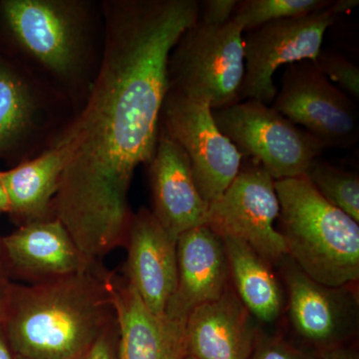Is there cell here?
Here are the masks:
<instances>
[{"label": "cell", "instance_id": "23", "mask_svg": "<svg viewBox=\"0 0 359 359\" xmlns=\"http://www.w3.org/2000/svg\"><path fill=\"white\" fill-rule=\"evenodd\" d=\"M314 65L353 100L359 99V67L339 52L321 49Z\"/></svg>", "mask_w": 359, "mask_h": 359}, {"label": "cell", "instance_id": "28", "mask_svg": "<svg viewBox=\"0 0 359 359\" xmlns=\"http://www.w3.org/2000/svg\"><path fill=\"white\" fill-rule=\"evenodd\" d=\"M11 283V280L7 278L4 269H0V325H1L2 318H4V309H6L7 295H8Z\"/></svg>", "mask_w": 359, "mask_h": 359}, {"label": "cell", "instance_id": "4", "mask_svg": "<svg viewBox=\"0 0 359 359\" xmlns=\"http://www.w3.org/2000/svg\"><path fill=\"white\" fill-rule=\"evenodd\" d=\"M278 231L287 254L309 278L332 287L359 278L358 222L328 203L306 176L276 180Z\"/></svg>", "mask_w": 359, "mask_h": 359}, {"label": "cell", "instance_id": "29", "mask_svg": "<svg viewBox=\"0 0 359 359\" xmlns=\"http://www.w3.org/2000/svg\"><path fill=\"white\" fill-rule=\"evenodd\" d=\"M358 0H337V1H332V9L339 16V14L346 13L347 11H351L354 7L358 6Z\"/></svg>", "mask_w": 359, "mask_h": 359}, {"label": "cell", "instance_id": "9", "mask_svg": "<svg viewBox=\"0 0 359 359\" xmlns=\"http://www.w3.org/2000/svg\"><path fill=\"white\" fill-rule=\"evenodd\" d=\"M248 159L223 196L210 205L205 224L219 237L241 241L269 264L278 266L289 254L276 226L280 203L275 180L256 161Z\"/></svg>", "mask_w": 359, "mask_h": 359}, {"label": "cell", "instance_id": "18", "mask_svg": "<svg viewBox=\"0 0 359 359\" xmlns=\"http://www.w3.org/2000/svg\"><path fill=\"white\" fill-rule=\"evenodd\" d=\"M68 151L55 144L42 154L1 171L8 216L18 226L53 219L52 202L67 162Z\"/></svg>", "mask_w": 359, "mask_h": 359}, {"label": "cell", "instance_id": "14", "mask_svg": "<svg viewBox=\"0 0 359 359\" xmlns=\"http://www.w3.org/2000/svg\"><path fill=\"white\" fill-rule=\"evenodd\" d=\"M2 269L11 278L33 285L83 271L89 261L56 219L18 226L0 238Z\"/></svg>", "mask_w": 359, "mask_h": 359}, {"label": "cell", "instance_id": "3", "mask_svg": "<svg viewBox=\"0 0 359 359\" xmlns=\"http://www.w3.org/2000/svg\"><path fill=\"white\" fill-rule=\"evenodd\" d=\"M112 273L96 261L47 282H11L1 327L13 353L30 359L88 353L117 321Z\"/></svg>", "mask_w": 359, "mask_h": 359}, {"label": "cell", "instance_id": "7", "mask_svg": "<svg viewBox=\"0 0 359 359\" xmlns=\"http://www.w3.org/2000/svg\"><path fill=\"white\" fill-rule=\"evenodd\" d=\"M212 113L222 133L243 157L256 161L275 181L304 176L325 149L306 130L255 99Z\"/></svg>", "mask_w": 359, "mask_h": 359}, {"label": "cell", "instance_id": "34", "mask_svg": "<svg viewBox=\"0 0 359 359\" xmlns=\"http://www.w3.org/2000/svg\"><path fill=\"white\" fill-rule=\"evenodd\" d=\"M183 359H197V358H192V356H185V358H184Z\"/></svg>", "mask_w": 359, "mask_h": 359}, {"label": "cell", "instance_id": "26", "mask_svg": "<svg viewBox=\"0 0 359 359\" xmlns=\"http://www.w3.org/2000/svg\"><path fill=\"white\" fill-rule=\"evenodd\" d=\"M119 339L118 321L111 325L89 349L87 359H118L117 348Z\"/></svg>", "mask_w": 359, "mask_h": 359}, {"label": "cell", "instance_id": "25", "mask_svg": "<svg viewBox=\"0 0 359 359\" xmlns=\"http://www.w3.org/2000/svg\"><path fill=\"white\" fill-rule=\"evenodd\" d=\"M238 0H205L200 2L198 20L211 26H223L233 20Z\"/></svg>", "mask_w": 359, "mask_h": 359}, {"label": "cell", "instance_id": "6", "mask_svg": "<svg viewBox=\"0 0 359 359\" xmlns=\"http://www.w3.org/2000/svg\"><path fill=\"white\" fill-rule=\"evenodd\" d=\"M74 115L55 90L0 52V159L18 165L42 154Z\"/></svg>", "mask_w": 359, "mask_h": 359}, {"label": "cell", "instance_id": "10", "mask_svg": "<svg viewBox=\"0 0 359 359\" xmlns=\"http://www.w3.org/2000/svg\"><path fill=\"white\" fill-rule=\"evenodd\" d=\"M271 107L325 148L348 149L358 141V111L353 99L332 84L313 61L285 67Z\"/></svg>", "mask_w": 359, "mask_h": 359}, {"label": "cell", "instance_id": "15", "mask_svg": "<svg viewBox=\"0 0 359 359\" xmlns=\"http://www.w3.org/2000/svg\"><path fill=\"white\" fill-rule=\"evenodd\" d=\"M125 276L150 313L164 323L168 304L177 285V241L150 210L133 214L127 237Z\"/></svg>", "mask_w": 359, "mask_h": 359}, {"label": "cell", "instance_id": "13", "mask_svg": "<svg viewBox=\"0 0 359 359\" xmlns=\"http://www.w3.org/2000/svg\"><path fill=\"white\" fill-rule=\"evenodd\" d=\"M295 334L321 351L344 346L356 334L358 301L351 285L332 287L309 278L289 256L278 264Z\"/></svg>", "mask_w": 359, "mask_h": 359}, {"label": "cell", "instance_id": "5", "mask_svg": "<svg viewBox=\"0 0 359 359\" xmlns=\"http://www.w3.org/2000/svg\"><path fill=\"white\" fill-rule=\"evenodd\" d=\"M244 32L197 20L180 37L168 61L167 91L221 109L242 101Z\"/></svg>", "mask_w": 359, "mask_h": 359}, {"label": "cell", "instance_id": "24", "mask_svg": "<svg viewBox=\"0 0 359 359\" xmlns=\"http://www.w3.org/2000/svg\"><path fill=\"white\" fill-rule=\"evenodd\" d=\"M248 359H318L287 340L257 334L254 349Z\"/></svg>", "mask_w": 359, "mask_h": 359}, {"label": "cell", "instance_id": "11", "mask_svg": "<svg viewBox=\"0 0 359 359\" xmlns=\"http://www.w3.org/2000/svg\"><path fill=\"white\" fill-rule=\"evenodd\" d=\"M337 18L330 6L309 15L273 21L245 32L242 101L255 99L271 105L278 94L273 81L276 70L302 61L314 62L323 49L325 32Z\"/></svg>", "mask_w": 359, "mask_h": 359}, {"label": "cell", "instance_id": "33", "mask_svg": "<svg viewBox=\"0 0 359 359\" xmlns=\"http://www.w3.org/2000/svg\"><path fill=\"white\" fill-rule=\"evenodd\" d=\"M0 269H2L1 264V243H0Z\"/></svg>", "mask_w": 359, "mask_h": 359}, {"label": "cell", "instance_id": "21", "mask_svg": "<svg viewBox=\"0 0 359 359\" xmlns=\"http://www.w3.org/2000/svg\"><path fill=\"white\" fill-rule=\"evenodd\" d=\"M304 176L328 203L359 222L358 174L318 157L311 163Z\"/></svg>", "mask_w": 359, "mask_h": 359}, {"label": "cell", "instance_id": "12", "mask_svg": "<svg viewBox=\"0 0 359 359\" xmlns=\"http://www.w3.org/2000/svg\"><path fill=\"white\" fill-rule=\"evenodd\" d=\"M177 285L162 325L164 351L184 358L183 334L196 309L219 299L231 285L223 238L207 224L177 240Z\"/></svg>", "mask_w": 359, "mask_h": 359}, {"label": "cell", "instance_id": "1", "mask_svg": "<svg viewBox=\"0 0 359 359\" xmlns=\"http://www.w3.org/2000/svg\"><path fill=\"white\" fill-rule=\"evenodd\" d=\"M101 6L102 58L86 100L55 142L68 158L52 202L53 219L89 261L126 245L130 187L157 147L170 54L200 11L197 0Z\"/></svg>", "mask_w": 359, "mask_h": 359}, {"label": "cell", "instance_id": "16", "mask_svg": "<svg viewBox=\"0 0 359 359\" xmlns=\"http://www.w3.org/2000/svg\"><path fill=\"white\" fill-rule=\"evenodd\" d=\"M152 214L175 240L205 224L210 205L196 185L190 161L178 144L160 133L149 162Z\"/></svg>", "mask_w": 359, "mask_h": 359}, {"label": "cell", "instance_id": "30", "mask_svg": "<svg viewBox=\"0 0 359 359\" xmlns=\"http://www.w3.org/2000/svg\"><path fill=\"white\" fill-rule=\"evenodd\" d=\"M0 359H15L14 353L7 342L1 325H0Z\"/></svg>", "mask_w": 359, "mask_h": 359}, {"label": "cell", "instance_id": "35", "mask_svg": "<svg viewBox=\"0 0 359 359\" xmlns=\"http://www.w3.org/2000/svg\"><path fill=\"white\" fill-rule=\"evenodd\" d=\"M162 359H177V358H170V356H164V358H163Z\"/></svg>", "mask_w": 359, "mask_h": 359}, {"label": "cell", "instance_id": "2", "mask_svg": "<svg viewBox=\"0 0 359 359\" xmlns=\"http://www.w3.org/2000/svg\"><path fill=\"white\" fill-rule=\"evenodd\" d=\"M104 18L94 0H0V52L82 107L102 58Z\"/></svg>", "mask_w": 359, "mask_h": 359}, {"label": "cell", "instance_id": "17", "mask_svg": "<svg viewBox=\"0 0 359 359\" xmlns=\"http://www.w3.org/2000/svg\"><path fill=\"white\" fill-rule=\"evenodd\" d=\"M257 334L231 285L224 294L193 311L183 334V353L197 359H248Z\"/></svg>", "mask_w": 359, "mask_h": 359}, {"label": "cell", "instance_id": "20", "mask_svg": "<svg viewBox=\"0 0 359 359\" xmlns=\"http://www.w3.org/2000/svg\"><path fill=\"white\" fill-rule=\"evenodd\" d=\"M119 339L118 359H162L163 330L126 276L112 273Z\"/></svg>", "mask_w": 359, "mask_h": 359}, {"label": "cell", "instance_id": "27", "mask_svg": "<svg viewBox=\"0 0 359 359\" xmlns=\"http://www.w3.org/2000/svg\"><path fill=\"white\" fill-rule=\"evenodd\" d=\"M318 359H358V353L354 349L347 348L346 346L334 347V348L327 349V351H321L318 356Z\"/></svg>", "mask_w": 359, "mask_h": 359}, {"label": "cell", "instance_id": "19", "mask_svg": "<svg viewBox=\"0 0 359 359\" xmlns=\"http://www.w3.org/2000/svg\"><path fill=\"white\" fill-rule=\"evenodd\" d=\"M231 285L252 316L273 323L285 306V295L273 266L252 248L236 238L224 237Z\"/></svg>", "mask_w": 359, "mask_h": 359}, {"label": "cell", "instance_id": "22", "mask_svg": "<svg viewBox=\"0 0 359 359\" xmlns=\"http://www.w3.org/2000/svg\"><path fill=\"white\" fill-rule=\"evenodd\" d=\"M332 4L330 0H244L238 1L233 20L245 33L273 21L318 13Z\"/></svg>", "mask_w": 359, "mask_h": 359}, {"label": "cell", "instance_id": "31", "mask_svg": "<svg viewBox=\"0 0 359 359\" xmlns=\"http://www.w3.org/2000/svg\"><path fill=\"white\" fill-rule=\"evenodd\" d=\"M1 173V171H0ZM9 203L7 199L6 189H4V183H2L1 175H0V214H8Z\"/></svg>", "mask_w": 359, "mask_h": 359}, {"label": "cell", "instance_id": "8", "mask_svg": "<svg viewBox=\"0 0 359 359\" xmlns=\"http://www.w3.org/2000/svg\"><path fill=\"white\" fill-rule=\"evenodd\" d=\"M159 132L185 152L208 205L219 200L237 177L244 157L219 129L211 107L167 91Z\"/></svg>", "mask_w": 359, "mask_h": 359}, {"label": "cell", "instance_id": "32", "mask_svg": "<svg viewBox=\"0 0 359 359\" xmlns=\"http://www.w3.org/2000/svg\"><path fill=\"white\" fill-rule=\"evenodd\" d=\"M87 354H88V353L80 354V355L74 356V358H65V359H87ZM14 358H15V359H30V358H23V356L16 355V354H14Z\"/></svg>", "mask_w": 359, "mask_h": 359}]
</instances>
